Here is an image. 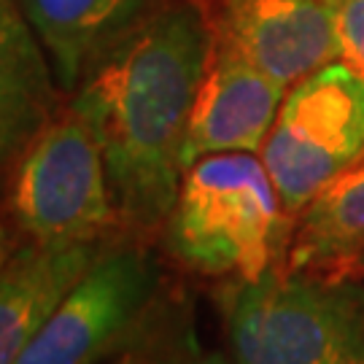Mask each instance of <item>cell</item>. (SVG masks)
<instances>
[{
  "label": "cell",
  "instance_id": "1",
  "mask_svg": "<svg viewBox=\"0 0 364 364\" xmlns=\"http://www.w3.org/2000/svg\"><path fill=\"white\" fill-rule=\"evenodd\" d=\"M213 46L205 9L173 0L141 16L73 95L70 105L103 149L119 224L132 232H154L173 210L186 127Z\"/></svg>",
  "mask_w": 364,
  "mask_h": 364
},
{
  "label": "cell",
  "instance_id": "2",
  "mask_svg": "<svg viewBox=\"0 0 364 364\" xmlns=\"http://www.w3.org/2000/svg\"><path fill=\"white\" fill-rule=\"evenodd\" d=\"M284 219L287 210L259 156L210 154L183 170L165 240L192 273L248 284L278 264L289 240Z\"/></svg>",
  "mask_w": 364,
  "mask_h": 364
},
{
  "label": "cell",
  "instance_id": "3",
  "mask_svg": "<svg viewBox=\"0 0 364 364\" xmlns=\"http://www.w3.org/2000/svg\"><path fill=\"white\" fill-rule=\"evenodd\" d=\"M235 364H364L362 278L281 264L227 294Z\"/></svg>",
  "mask_w": 364,
  "mask_h": 364
},
{
  "label": "cell",
  "instance_id": "4",
  "mask_svg": "<svg viewBox=\"0 0 364 364\" xmlns=\"http://www.w3.org/2000/svg\"><path fill=\"white\" fill-rule=\"evenodd\" d=\"M9 205L16 227L41 246L103 243L119 227L100 141L73 105L19 154Z\"/></svg>",
  "mask_w": 364,
  "mask_h": 364
},
{
  "label": "cell",
  "instance_id": "5",
  "mask_svg": "<svg viewBox=\"0 0 364 364\" xmlns=\"http://www.w3.org/2000/svg\"><path fill=\"white\" fill-rule=\"evenodd\" d=\"M364 156V81L340 60L287 92L259 159L287 216H297Z\"/></svg>",
  "mask_w": 364,
  "mask_h": 364
},
{
  "label": "cell",
  "instance_id": "6",
  "mask_svg": "<svg viewBox=\"0 0 364 364\" xmlns=\"http://www.w3.org/2000/svg\"><path fill=\"white\" fill-rule=\"evenodd\" d=\"M156 291L141 246H105L16 364H97L138 324Z\"/></svg>",
  "mask_w": 364,
  "mask_h": 364
},
{
  "label": "cell",
  "instance_id": "7",
  "mask_svg": "<svg viewBox=\"0 0 364 364\" xmlns=\"http://www.w3.org/2000/svg\"><path fill=\"white\" fill-rule=\"evenodd\" d=\"M284 97L287 87L248 63L216 30V46L186 127L183 170L210 154H259Z\"/></svg>",
  "mask_w": 364,
  "mask_h": 364
},
{
  "label": "cell",
  "instance_id": "8",
  "mask_svg": "<svg viewBox=\"0 0 364 364\" xmlns=\"http://www.w3.org/2000/svg\"><path fill=\"white\" fill-rule=\"evenodd\" d=\"M219 36L287 90L340 54L326 0H224Z\"/></svg>",
  "mask_w": 364,
  "mask_h": 364
},
{
  "label": "cell",
  "instance_id": "9",
  "mask_svg": "<svg viewBox=\"0 0 364 364\" xmlns=\"http://www.w3.org/2000/svg\"><path fill=\"white\" fill-rule=\"evenodd\" d=\"M103 243H27L0 264V364H16L41 326L103 251Z\"/></svg>",
  "mask_w": 364,
  "mask_h": 364
},
{
  "label": "cell",
  "instance_id": "10",
  "mask_svg": "<svg viewBox=\"0 0 364 364\" xmlns=\"http://www.w3.org/2000/svg\"><path fill=\"white\" fill-rule=\"evenodd\" d=\"M49 54L16 0H0V165L25 151L57 114Z\"/></svg>",
  "mask_w": 364,
  "mask_h": 364
},
{
  "label": "cell",
  "instance_id": "11",
  "mask_svg": "<svg viewBox=\"0 0 364 364\" xmlns=\"http://www.w3.org/2000/svg\"><path fill=\"white\" fill-rule=\"evenodd\" d=\"M284 267L297 273L362 278L364 270V156L326 183L297 213Z\"/></svg>",
  "mask_w": 364,
  "mask_h": 364
},
{
  "label": "cell",
  "instance_id": "12",
  "mask_svg": "<svg viewBox=\"0 0 364 364\" xmlns=\"http://www.w3.org/2000/svg\"><path fill=\"white\" fill-rule=\"evenodd\" d=\"M36 27L63 92H76L95 63L130 30L149 0H16Z\"/></svg>",
  "mask_w": 364,
  "mask_h": 364
},
{
  "label": "cell",
  "instance_id": "13",
  "mask_svg": "<svg viewBox=\"0 0 364 364\" xmlns=\"http://www.w3.org/2000/svg\"><path fill=\"white\" fill-rule=\"evenodd\" d=\"M338 60L364 81V0H338L335 6Z\"/></svg>",
  "mask_w": 364,
  "mask_h": 364
},
{
  "label": "cell",
  "instance_id": "14",
  "mask_svg": "<svg viewBox=\"0 0 364 364\" xmlns=\"http://www.w3.org/2000/svg\"><path fill=\"white\" fill-rule=\"evenodd\" d=\"M11 251H14L11 232H9V227H6V224H0V264L11 257Z\"/></svg>",
  "mask_w": 364,
  "mask_h": 364
},
{
  "label": "cell",
  "instance_id": "15",
  "mask_svg": "<svg viewBox=\"0 0 364 364\" xmlns=\"http://www.w3.org/2000/svg\"><path fill=\"white\" fill-rule=\"evenodd\" d=\"M192 364H235V362H230L224 353H203V356H197Z\"/></svg>",
  "mask_w": 364,
  "mask_h": 364
},
{
  "label": "cell",
  "instance_id": "16",
  "mask_svg": "<svg viewBox=\"0 0 364 364\" xmlns=\"http://www.w3.org/2000/svg\"><path fill=\"white\" fill-rule=\"evenodd\" d=\"M326 3H329V6H335V3H338V0H326Z\"/></svg>",
  "mask_w": 364,
  "mask_h": 364
}]
</instances>
